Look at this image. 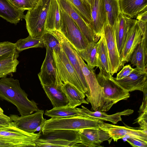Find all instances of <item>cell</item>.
I'll use <instances>...</instances> for the list:
<instances>
[{
	"mask_svg": "<svg viewBox=\"0 0 147 147\" xmlns=\"http://www.w3.org/2000/svg\"><path fill=\"white\" fill-rule=\"evenodd\" d=\"M28 95L21 87L19 80L11 77L0 79V98L15 105L20 114H32L39 110L37 104L30 100Z\"/></svg>",
	"mask_w": 147,
	"mask_h": 147,
	"instance_id": "6da1fadb",
	"label": "cell"
},
{
	"mask_svg": "<svg viewBox=\"0 0 147 147\" xmlns=\"http://www.w3.org/2000/svg\"><path fill=\"white\" fill-rule=\"evenodd\" d=\"M76 55L88 87L89 93L86 100L91 104V110L101 112L108 111L110 109L105 98L103 88L97 81L95 70L84 62L76 50Z\"/></svg>",
	"mask_w": 147,
	"mask_h": 147,
	"instance_id": "7a4b0ae2",
	"label": "cell"
},
{
	"mask_svg": "<svg viewBox=\"0 0 147 147\" xmlns=\"http://www.w3.org/2000/svg\"><path fill=\"white\" fill-rule=\"evenodd\" d=\"M57 75L56 87H61L64 83H69L85 95L87 90L82 83L75 69L62 48L58 52L53 51Z\"/></svg>",
	"mask_w": 147,
	"mask_h": 147,
	"instance_id": "3957f363",
	"label": "cell"
},
{
	"mask_svg": "<svg viewBox=\"0 0 147 147\" xmlns=\"http://www.w3.org/2000/svg\"><path fill=\"white\" fill-rule=\"evenodd\" d=\"M104 121L82 116L65 118H52L46 120L42 132L45 131L65 129L76 130L89 128H99Z\"/></svg>",
	"mask_w": 147,
	"mask_h": 147,
	"instance_id": "277c9868",
	"label": "cell"
},
{
	"mask_svg": "<svg viewBox=\"0 0 147 147\" xmlns=\"http://www.w3.org/2000/svg\"><path fill=\"white\" fill-rule=\"evenodd\" d=\"M51 0H39L36 6L28 10L24 18L29 35L41 37L46 31L45 22Z\"/></svg>",
	"mask_w": 147,
	"mask_h": 147,
	"instance_id": "5b68a950",
	"label": "cell"
},
{
	"mask_svg": "<svg viewBox=\"0 0 147 147\" xmlns=\"http://www.w3.org/2000/svg\"><path fill=\"white\" fill-rule=\"evenodd\" d=\"M41 133H31L25 131L11 120L0 126V140L11 143L16 147H35L34 141L39 138Z\"/></svg>",
	"mask_w": 147,
	"mask_h": 147,
	"instance_id": "8992f818",
	"label": "cell"
},
{
	"mask_svg": "<svg viewBox=\"0 0 147 147\" xmlns=\"http://www.w3.org/2000/svg\"><path fill=\"white\" fill-rule=\"evenodd\" d=\"M59 32L78 51L85 49L89 43L72 19L60 6Z\"/></svg>",
	"mask_w": 147,
	"mask_h": 147,
	"instance_id": "52a82bcc",
	"label": "cell"
},
{
	"mask_svg": "<svg viewBox=\"0 0 147 147\" xmlns=\"http://www.w3.org/2000/svg\"><path fill=\"white\" fill-rule=\"evenodd\" d=\"M96 76L99 84L103 88L105 98L110 109L118 102L126 100L129 97V92L123 89L110 77L100 72Z\"/></svg>",
	"mask_w": 147,
	"mask_h": 147,
	"instance_id": "ba28073f",
	"label": "cell"
},
{
	"mask_svg": "<svg viewBox=\"0 0 147 147\" xmlns=\"http://www.w3.org/2000/svg\"><path fill=\"white\" fill-rule=\"evenodd\" d=\"M42 133L39 139L48 140L51 147H74L81 143L79 134L75 130L59 129Z\"/></svg>",
	"mask_w": 147,
	"mask_h": 147,
	"instance_id": "9c48e42d",
	"label": "cell"
},
{
	"mask_svg": "<svg viewBox=\"0 0 147 147\" xmlns=\"http://www.w3.org/2000/svg\"><path fill=\"white\" fill-rule=\"evenodd\" d=\"M44 111L39 110L32 114L21 115H10L9 117L17 126L26 132L32 133L41 131L46 119L43 117Z\"/></svg>",
	"mask_w": 147,
	"mask_h": 147,
	"instance_id": "30bf717a",
	"label": "cell"
},
{
	"mask_svg": "<svg viewBox=\"0 0 147 147\" xmlns=\"http://www.w3.org/2000/svg\"><path fill=\"white\" fill-rule=\"evenodd\" d=\"M102 33L109 54L111 67V74L113 76L120 70L124 64L120 60L113 27L109 24L107 19L104 25Z\"/></svg>",
	"mask_w": 147,
	"mask_h": 147,
	"instance_id": "8fae6325",
	"label": "cell"
},
{
	"mask_svg": "<svg viewBox=\"0 0 147 147\" xmlns=\"http://www.w3.org/2000/svg\"><path fill=\"white\" fill-rule=\"evenodd\" d=\"M110 78L128 92L138 90L144 92L147 91V71L137 67L134 68L129 76L122 79L117 80L112 76Z\"/></svg>",
	"mask_w": 147,
	"mask_h": 147,
	"instance_id": "7c38bea8",
	"label": "cell"
},
{
	"mask_svg": "<svg viewBox=\"0 0 147 147\" xmlns=\"http://www.w3.org/2000/svg\"><path fill=\"white\" fill-rule=\"evenodd\" d=\"M99 128L106 132L114 142L126 136H134L147 141V130L135 129L125 126L106 123L99 125Z\"/></svg>",
	"mask_w": 147,
	"mask_h": 147,
	"instance_id": "4fadbf2b",
	"label": "cell"
},
{
	"mask_svg": "<svg viewBox=\"0 0 147 147\" xmlns=\"http://www.w3.org/2000/svg\"><path fill=\"white\" fill-rule=\"evenodd\" d=\"M57 0L60 7L76 22L89 43L97 42L92 28L77 10L66 0Z\"/></svg>",
	"mask_w": 147,
	"mask_h": 147,
	"instance_id": "5bb4252c",
	"label": "cell"
},
{
	"mask_svg": "<svg viewBox=\"0 0 147 147\" xmlns=\"http://www.w3.org/2000/svg\"><path fill=\"white\" fill-rule=\"evenodd\" d=\"M142 33L138 23L137 20L130 28L127 35L121 53L120 60L124 65L129 61L131 57L141 41Z\"/></svg>",
	"mask_w": 147,
	"mask_h": 147,
	"instance_id": "9a60e30c",
	"label": "cell"
},
{
	"mask_svg": "<svg viewBox=\"0 0 147 147\" xmlns=\"http://www.w3.org/2000/svg\"><path fill=\"white\" fill-rule=\"evenodd\" d=\"M46 48L45 57L38 76L41 85H51L56 87L57 75L53 51L48 48Z\"/></svg>",
	"mask_w": 147,
	"mask_h": 147,
	"instance_id": "2e32d148",
	"label": "cell"
},
{
	"mask_svg": "<svg viewBox=\"0 0 147 147\" xmlns=\"http://www.w3.org/2000/svg\"><path fill=\"white\" fill-rule=\"evenodd\" d=\"M52 32L59 40L62 48L68 59L72 65L83 85L88 91L87 96L89 93L88 87L85 78L83 74L76 55V49L59 32L57 31Z\"/></svg>",
	"mask_w": 147,
	"mask_h": 147,
	"instance_id": "e0dca14e",
	"label": "cell"
},
{
	"mask_svg": "<svg viewBox=\"0 0 147 147\" xmlns=\"http://www.w3.org/2000/svg\"><path fill=\"white\" fill-rule=\"evenodd\" d=\"M136 20L129 17L121 12L113 26L119 56L122 51L128 33Z\"/></svg>",
	"mask_w": 147,
	"mask_h": 147,
	"instance_id": "ac0fdd59",
	"label": "cell"
},
{
	"mask_svg": "<svg viewBox=\"0 0 147 147\" xmlns=\"http://www.w3.org/2000/svg\"><path fill=\"white\" fill-rule=\"evenodd\" d=\"M75 131L79 134L83 146H100V144L111 138L107 132L99 128H87Z\"/></svg>",
	"mask_w": 147,
	"mask_h": 147,
	"instance_id": "d6986e66",
	"label": "cell"
},
{
	"mask_svg": "<svg viewBox=\"0 0 147 147\" xmlns=\"http://www.w3.org/2000/svg\"><path fill=\"white\" fill-rule=\"evenodd\" d=\"M92 27L97 42L102 34L104 25L107 16L103 0H94L90 7Z\"/></svg>",
	"mask_w": 147,
	"mask_h": 147,
	"instance_id": "ffe728a7",
	"label": "cell"
},
{
	"mask_svg": "<svg viewBox=\"0 0 147 147\" xmlns=\"http://www.w3.org/2000/svg\"><path fill=\"white\" fill-rule=\"evenodd\" d=\"M77 109L80 111L82 116L92 118L103 121H109L114 124H116L119 121H122L121 116H129L132 114L134 112L133 110L128 109L112 115H109L104 112L91 111L83 106H81V108Z\"/></svg>",
	"mask_w": 147,
	"mask_h": 147,
	"instance_id": "44dd1931",
	"label": "cell"
},
{
	"mask_svg": "<svg viewBox=\"0 0 147 147\" xmlns=\"http://www.w3.org/2000/svg\"><path fill=\"white\" fill-rule=\"evenodd\" d=\"M24 10L19 9L8 0H0V17L15 25L24 18Z\"/></svg>",
	"mask_w": 147,
	"mask_h": 147,
	"instance_id": "7402d4cb",
	"label": "cell"
},
{
	"mask_svg": "<svg viewBox=\"0 0 147 147\" xmlns=\"http://www.w3.org/2000/svg\"><path fill=\"white\" fill-rule=\"evenodd\" d=\"M97 42V67H99L100 72L110 78L111 76V67L105 38L103 33Z\"/></svg>",
	"mask_w": 147,
	"mask_h": 147,
	"instance_id": "603a6c76",
	"label": "cell"
},
{
	"mask_svg": "<svg viewBox=\"0 0 147 147\" xmlns=\"http://www.w3.org/2000/svg\"><path fill=\"white\" fill-rule=\"evenodd\" d=\"M129 61L133 66L147 71V36H143L141 41L132 54Z\"/></svg>",
	"mask_w": 147,
	"mask_h": 147,
	"instance_id": "cb8c5ba5",
	"label": "cell"
},
{
	"mask_svg": "<svg viewBox=\"0 0 147 147\" xmlns=\"http://www.w3.org/2000/svg\"><path fill=\"white\" fill-rule=\"evenodd\" d=\"M61 26L60 6L57 0H51L45 25L46 31H59Z\"/></svg>",
	"mask_w": 147,
	"mask_h": 147,
	"instance_id": "d4e9b609",
	"label": "cell"
},
{
	"mask_svg": "<svg viewBox=\"0 0 147 147\" xmlns=\"http://www.w3.org/2000/svg\"><path fill=\"white\" fill-rule=\"evenodd\" d=\"M121 11L132 18L147 11V0H119Z\"/></svg>",
	"mask_w": 147,
	"mask_h": 147,
	"instance_id": "484cf974",
	"label": "cell"
},
{
	"mask_svg": "<svg viewBox=\"0 0 147 147\" xmlns=\"http://www.w3.org/2000/svg\"><path fill=\"white\" fill-rule=\"evenodd\" d=\"M61 89L68 100L67 105L70 107H76L83 103L88 104L85 99V94L69 83L63 84Z\"/></svg>",
	"mask_w": 147,
	"mask_h": 147,
	"instance_id": "4316f807",
	"label": "cell"
},
{
	"mask_svg": "<svg viewBox=\"0 0 147 147\" xmlns=\"http://www.w3.org/2000/svg\"><path fill=\"white\" fill-rule=\"evenodd\" d=\"M42 86L53 107L64 106L68 105V100L62 90L61 87L47 85Z\"/></svg>",
	"mask_w": 147,
	"mask_h": 147,
	"instance_id": "83f0119b",
	"label": "cell"
},
{
	"mask_svg": "<svg viewBox=\"0 0 147 147\" xmlns=\"http://www.w3.org/2000/svg\"><path fill=\"white\" fill-rule=\"evenodd\" d=\"M19 52L17 50L8 57L0 60V78L6 77L16 71L19 62Z\"/></svg>",
	"mask_w": 147,
	"mask_h": 147,
	"instance_id": "f1b7e54d",
	"label": "cell"
},
{
	"mask_svg": "<svg viewBox=\"0 0 147 147\" xmlns=\"http://www.w3.org/2000/svg\"><path fill=\"white\" fill-rule=\"evenodd\" d=\"M45 115L51 118L57 119L82 116L80 111L76 107H71L68 105L53 107L50 110H47L45 112Z\"/></svg>",
	"mask_w": 147,
	"mask_h": 147,
	"instance_id": "f546056e",
	"label": "cell"
},
{
	"mask_svg": "<svg viewBox=\"0 0 147 147\" xmlns=\"http://www.w3.org/2000/svg\"><path fill=\"white\" fill-rule=\"evenodd\" d=\"M98 42L89 43L84 50L78 51L83 59L86 61L88 65L94 69L97 66Z\"/></svg>",
	"mask_w": 147,
	"mask_h": 147,
	"instance_id": "4dcf8cb0",
	"label": "cell"
},
{
	"mask_svg": "<svg viewBox=\"0 0 147 147\" xmlns=\"http://www.w3.org/2000/svg\"><path fill=\"white\" fill-rule=\"evenodd\" d=\"M109 24L113 26L121 12L119 0H103Z\"/></svg>",
	"mask_w": 147,
	"mask_h": 147,
	"instance_id": "1f68e13d",
	"label": "cell"
},
{
	"mask_svg": "<svg viewBox=\"0 0 147 147\" xmlns=\"http://www.w3.org/2000/svg\"><path fill=\"white\" fill-rule=\"evenodd\" d=\"M15 44L19 52L30 48L45 47L41 37H33L30 35L26 38L19 39Z\"/></svg>",
	"mask_w": 147,
	"mask_h": 147,
	"instance_id": "d6a6232c",
	"label": "cell"
},
{
	"mask_svg": "<svg viewBox=\"0 0 147 147\" xmlns=\"http://www.w3.org/2000/svg\"><path fill=\"white\" fill-rule=\"evenodd\" d=\"M66 0L77 10L92 28L90 5L84 0Z\"/></svg>",
	"mask_w": 147,
	"mask_h": 147,
	"instance_id": "836d02e7",
	"label": "cell"
},
{
	"mask_svg": "<svg viewBox=\"0 0 147 147\" xmlns=\"http://www.w3.org/2000/svg\"><path fill=\"white\" fill-rule=\"evenodd\" d=\"M41 38L45 47L52 51L58 52L61 50L62 47L59 40L52 32L46 31Z\"/></svg>",
	"mask_w": 147,
	"mask_h": 147,
	"instance_id": "e575fe53",
	"label": "cell"
},
{
	"mask_svg": "<svg viewBox=\"0 0 147 147\" xmlns=\"http://www.w3.org/2000/svg\"><path fill=\"white\" fill-rule=\"evenodd\" d=\"M17 50L15 43L9 41L0 42V60L8 57Z\"/></svg>",
	"mask_w": 147,
	"mask_h": 147,
	"instance_id": "d590c367",
	"label": "cell"
},
{
	"mask_svg": "<svg viewBox=\"0 0 147 147\" xmlns=\"http://www.w3.org/2000/svg\"><path fill=\"white\" fill-rule=\"evenodd\" d=\"M18 8L23 10H30L36 5L39 0H8Z\"/></svg>",
	"mask_w": 147,
	"mask_h": 147,
	"instance_id": "8d00e7d4",
	"label": "cell"
},
{
	"mask_svg": "<svg viewBox=\"0 0 147 147\" xmlns=\"http://www.w3.org/2000/svg\"><path fill=\"white\" fill-rule=\"evenodd\" d=\"M140 115L136 119L135 123L139 125L140 129L147 130V108L139 113Z\"/></svg>",
	"mask_w": 147,
	"mask_h": 147,
	"instance_id": "74e56055",
	"label": "cell"
},
{
	"mask_svg": "<svg viewBox=\"0 0 147 147\" xmlns=\"http://www.w3.org/2000/svg\"><path fill=\"white\" fill-rule=\"evenodd\" d=\"M126 141L131 146L134 147H147V141L134 136H128Z\"/></svg>",
	"mask_w": 147,
	"mask_h": 147,
	"instance_id": "f35d334b",
	"label": "cell"
},
{
	"mask_svg": "<svg viewBox=\"0 0 147 147\" xmlns=\"http://www.w3.org/2000/svg\"><path fill=\"white\" fill-rule=\"evenodd\" d=\"M134 69L129 64L124 66L122 69L117 74L115 78L117 80H119L127 76L131 73Z\"/></svg>",
	"mask_w": 147,
	"mask_h": 147,
	"instance_id": "ab89813d",
	"label": "cell"
},
{
	"mask_svg": "<svg viewBox=\"0 0 147 147\" xmlns=\"http://www.w3.org/2000/svg\"><path fill=\"white\" fill-rule=\"evenodd\" d=\"M137 20L144 22H147V11L141 12L138 15Z\"/></svg>",
	"mask_w": 147,
	"mask_h": 147,
	"instance_id": "60d3db41",
	"label": "cell"
},
{
	"mask_svg": "<svg viewBox=\"0 0 147 147\" xmlns=\"http://www.w3.org/2000/svg\"><path fill=\"white\" fill-rule=\"evenodd\" d=\"M11 120L9 116H8L6 115H0V126L2 125L8 123Z\"/></svg>",
	"mask_w": 147,
	"mask_h": 147,
	"instance_id": "b9f144b4",
	"label": "cell"
},
{
	"mask_svg": "<svg viewBox=\"0 0 147 147\" xmlns=\"http://www.w3.org/2000/svg\"><path fill=\"white\" fill-rule=\"evenodd\" d=\"M0 147H16L13 144L0 140Z\"/></svg>",
	"mask_w": 147,
	"mask_h": 147,
	"instance_id": "7bdbcfd3",
	"label": "cell"
},
{
	"mask_svg": "<svg viewBox=\"0 0 147 147\" xmlns=\"http://www.w3.org/2000/svg\"><path fill=\"white\" fill-rule=\"evenodd\" d=\"M88 3L90 6V7L92 6L94 4V0H84Z\"/></svg>",
	"mask_w": 147,
	"mask_h": 147,
	"instance_id": "ee69618b",
	"label": "cell"
},
{
	"mask_svg": "<svg viewBox=\"0 0 147 147\" xmlns=\"http://www.w3.org/2000/svg\"><path fill=\"white\" fill-rule=\"evenodd\" d=\"M5 115L3 113V110L0 107V115Z\"/></svg>",
	"mask_w": 147,
	"mask_h": 147,
	"instance_id": "f6af8a7d",
	"label": "cell"
}]
</instances>
